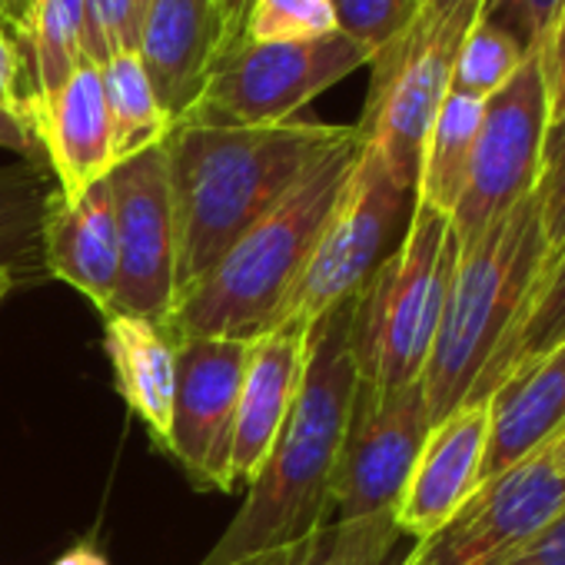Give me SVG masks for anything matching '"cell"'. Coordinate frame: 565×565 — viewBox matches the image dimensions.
Returning <instances> with one entry per match:
<instances>
[{
  "instance_id": "6da1fadb",
  "label": "cell",
  "mask_w": 565,
  "mask_h": 565,
  "mask_svg": "<svg viewBox=\"0 0 565 565\" xmlns=\"http://www.w3.org/2000/svg\"><path fill=\"white\" fill-rule=\"evenodd\" d=\"M343 130L347 124L300 117L273 127H226L203 120L170 127L163 137V157L177 216L180 290L196 282L253 223L287 196L343 137Z\"/></svg>"
},
{
  "instance_id": "7a4b0ae2",
  "label": "cell",
  "mask_w": 565,
  "mask_h": 565,
  "mask_svg": "<svg viewBox=\"0 0 565 565\" xmlns=\"http://www.w3.org/2000/svg\"><path fill=\"white\" fill-rule=\"evenodd\" d=\"M353 300L323 317L310 340V360L294 409L246 499L200 565H230L243 555L307 539L333 522L330 482L350 426L360 373L350 350Z\"/></svg>"
},
{
  "instance_id": "3957f363",
  "label": "cell",
  "mask_w": 565,
  "mask_h": 565,
  "mask_svg": "<svg viewBox=\"0 0 565 565\" xmlns=\"http://www.w3.org/2000/svg\"><path fill=\"white\" fill-rule=\"evenodd\" d=\"M363 153V134L347 124L343 137L300 177L259 223H253L196 282L180 290L167 333L259 340L287 303L327 220L333 216Z\"/></svg>"
},
{
  "instance_id": "277c9868",
  "label": "cell",
  "mask_w": 565,
  "mask_h": 565,
  "mask_svg": "<svg viewBox=\"0 0 565 565\" xmlns=\"http://www.w3.org/2000/svg\"><path fill=\"white\" fill-rule=\"evenodd\" d=\"M545 263L548 246L535 196H525L479 243L456 253L443 317L423 370L429 423L469 403L492 356L522 320Z\"/></svg>"
},
{
  "instance_id": "5b68a950",
  "label": "cell",
  "mask_w": 565,
  "mask_h": 565,
  "mask_svg": "<svg viewBox=\"0 0 565 565\" xmlns=\"http://www.w3.org/2000/svg\"><path fill=\"white\" fill-rule=\"evenodd\" d=\"M456 253L449 216L416 203L396 249L353 297L350 350L360 390L386 396L423 380Z\"/></svg>"
},
{
  "instance_id": "8992f818",
  "label": "cell",
  "mask_w": 565,
  "mask_h": 565,
  "mask_svg": "<svg viewBox=\"0 0 565 565\" xmlns=\"http://www.w3.org/2000/svg\"><path fill=\"white\" fill-rule=\"evenodd\" d=\"M416 193L399 186L383 160L363 143L360 163L327 220L300 279L287 303L279 307L273 327H303L313 330L323 317L350 303L373 269L396 249L403 239Z\"/></svg>"
},
{
  "instance_id": "52a82bcc",
  "label": "cell",
  "mask_w": 565,
  "mask_h": 565,
  "mask_svg": "<svg viewBox=\"0 0 565 565\" xmlns=\"http://www.w3.org/2000/svg\"><path fill=\"white\" fill-rule=\"evenodd\" d=\"M479 14H426L370 61V94L356 130L393 180L416 193L423 147L449 94L452 61Z\"/></svg>"
},
{
  "instance_id": "ba28073f",
  "label": "cell",
  "mask_w": 565,
  "mask_h": 565,
  "mask_svg": "<svg viewBox=\"0 0 565 565\" xmlns=\"http://www.w3.org/2000/svg\"><path fill=\"white\" fill-rule=\"evenodd\" d=\"M370 61L373 51L343 31L287 44H253L243 38L213 61L200 97L183 120L226 127L287 124L323 90L370 67Z\"/></svg>"
},
{
  "instance_id": "9c48e42d",
  "label": "cell",
  "mask_w": 565,
  "mask_h": 565,
  "mask_svg": "<svg viewBox=\"0 0 565 565\" xmlns=\"http://www.w3.org/2000/svg\"><path fill=\"white\" fill-rule=\"evenodd\" d=\"M545 127L548 94L542 74V47H535L525 54L515 77L486 100L469 180L449 216L459 249L479 243L499 220H505L525 196H532Z\"/></svg>"
},
{
  "instance_id": "30bf717a",
  "label": "cell",
  "mask_w": 565,
  "mask_h": 565,
  "mask_svg": "<svg viewBox=\"0 0 565 565\" xmlns=\"http://www.w3.org/2000/svg\"><path fill=\"white\" fill-rule=\"evenodd\" d=\"M565 509V469L548 443L482 482L433 535L416 539L396 565H509L529 539Z\"/></svg>"
},
{
  "instance_id": "8fae6325",
  "label": "cell",
  "mask_w": 565,
  "mask_h": 565,
  "mask_svg": "<svg viewBox=\"0 0 565 565\" xmlns=\"http://www.w3.org/2000/svg\"><path fill=\"white\" fill-rule=\"evenodd\" d=\"M120 269L110 313L163 323L180 294L177 216L163 143L110 170Z\"/></svg>"
},
{
  "instance_id": "7c38bea8",
  "label": "cell",
  "mask_w": 565,
  "mask_h": 565,
  "mask_svg": "<svg viewBox=\"0 0 565 565\" xmlns=\"http://www.w3.org/2000/svg\"><path fill=\"white\" fill-rule=\"evenodd\" d=\"M429 426L423 380L386 396L356 390L330 482L333 519L393 512Z\"/></svg>"
},
{
  "instance_id": "4fadbf2b",
  "label": "cell",
  "mask_w": 565,
  "mask_h": 565,
  "mask_svg": "<svg viewBox=\"0 0 565 565\" xmlns=\"http://www.w3.org/2000/svg\"><path fill=\"white\" fill-rule=\"evenodd\" d=\"M253 343L226 337H190L177 343L167 456L183 466L196 489L230 492V439Z\"/></svg>"
},
{
  "instance_id": "5bb4252c",
  "label": "cell",
  "mask_w": 565,
  "mask_h": 565,
  "mask_svg": "<svg viewBox=\"0 0 565 565\" xmlns=\"http://www.w3.org/2000/svg\"><path fill=\"white\" fill-rule=\"evenodd\" d=\"M489 439V403L469 399L429 426L393 519L403 535L426 539L446 525L479 489Z\"/></svg>"
},
{
  "instance_id": "9a60e30c",
  "label": "cell",
  "mask_w": 565,
  "mask_h": 565,
  "mask_svg": "<svg viewBox=\"0 0 565 565\" xmlns=\"http://www.w3.org/2000/svg\"><path fill=\"white\" fill-rule=\"evenodd\" d=\"M317 330V327H313ZM313 330L273 327L253 343L230 439V492L246 489L269 456L303 386Z\"/></svg>"
},
{
  "instance_id": "2e32d148",
  "label": "cell",
  "mask_w": 565,
  "mask_h": 565,
  "mask_svg": "<svg viewBox=\"0 0 565 565\" xmlns=\"http://www.w3.org/2000/svg\"><path fill=\"white\" fill-rule=\"evenodd\" d=\"M31 127L54 177V190L64 200H77L117 167L100 71L90 61H84L51 100L31 110Z\"/></svg>"
},
{
  "instance_id": "e0dca14e",
  "label": "cell",
  "mask_w": 565,
  "mask_h": 565,
  "mask_svg": "<svg viewBox=\"0 0 565 565\" xmlns=\"http://www.w3.org/2000/svg\"><path fill=\"white\" fill-rule=\"evenodd\" d=\"M117 269L120 246L110 177L84 190L77 200H64L51 190L44 210V273L64 279L100 313H110Z\"/></svg>"
},
{
  "instance_id": "ac0fdd59",
  "label": "cell",
  "mask_w": 565,
  "mask_h": 565,
  "mask_svg": "<svg viewBox=\"0 0 565 565\" xmlns=\"http://www.w3.org/2000/svg\"><path fill=\"white\" fill-rule=\"evenodd\" d=\"M482 482L519 466L565 429V340L515 366L489 396Z\"/></svg>"
},
{
  "instance_id": "d6986e66",
  "label": "cell",
  "mask_w": 565,
  "mask_h": 565,
  "mask_svg": "<svg viewBox=\"0 0 565 565\" xmlns=\"http://www.w3.org/2000/svg\"><path fill=\"white\" fill-rule=\"evenodd\" d=\"M137 51L170 127H177L193 110L216 61L213 0H150Z\"/></svg>"
},
{
  "instance_id": "ffe728a7",
  "label": "cell",
  "mask_w": 565,
  "mask_h": 565,
  "mask_svg": "<svg viewBox=\"0 0 565 565\" xmlns=\"http://www.w3.org/2000/svg\"><path fill=\"white\" fill-rule=\"evenodd\" d=\"M104 350L127 409L167 452L177 390V340L157 320L104 313Z\"/></svg>"
},
{
  "instance_id": "44dd1931",
  "label": "cell",
  "mask_w": 565,
  "mask_h": 565,
  "mask_svg": "<svg viewBox=\"0 0 565 565\" xmlns=\"http://www.w3.org/2000/svg\"><path fill=\"white\" fill-rule=\"evenodd\" d=\"M87 0H34L28 21L18 31V44H24V110L51 100L71 74L87 61Z\"/></svg>"
},
{
  "instance_id": "7402d4cb",
  "label": "cell",
  "mask_w": 565,
  "mask_h": 565,
  "mask_svg": "<svg viewBox=\"0 0 565 565\" xmlns=\"http://www.w3.org/2000/svg\"><path fill=\"white\" fill-rule=\"evenodd\" d=\"M482 110H486V100L462 97L452 90L446 94L423 147L416 203L452 216L469 180V167H472V153H476V140L482 127Z\"/></svg>"
},
{
  "instance_id": "603a6c76",
  "label": "cell",
  "mask_w": 565,
  "mask_h": 565,
  "mask_svg": "<svg viewBox=\"0 0 565 565\" xmlns=\"http://www.w3.org/2000/svg\"><path fill=\"white\" fill-rule=\"evenodd\" d=\"M54 177L44 163L0 167V269L18 282L44 273V210Z\"/></svg>"
},
{
  "instance_id": "cb8c5ba5",
  "label": "cell",
  "mask_w": 565,
  "mask_h": 565,
  "mask_svg": "<svg viewBox=\"0 0 565 565\" xmlns=\"http://www.w3.org/2000/svg\"><path fill=\"white\" fill-rule=\"evenodd\" d=\"M97 71H100V87H104L117 163H124L150 147H160L163 137L170 134V120L157 100V90L150 84L140 51L110 54Z\"/></svg>"
},
{
  "instance_id": "d4e9b609",
  "label": "cell",
  "mask_w": 565,
  "mask_h": 565,
  "mask_svg": "<svg viewBox=\"0 0 565 565\" xmlns=\"http://www.w3.org/2000/svg\"><path fill=\"white\" fill-rule=\"evenodd\" d=\"M562 340H565V249L545 263V273L535 282L522 320L515 323V330L509 333L502 350L492 356L489 370L482 373V380L469 399H486L515 366L548 353Z\"/></svg>"
},
{
  "instance_id": "484cf974",
  "label": "cell",
  "mask_w": 565,
  "mask_h": 565,
  "mask_svg": "<svg viewBox=\"0 0 565 565\" xmlns=\"http://www.w3.org/2000/svg\"><path fill=\"white\" fill-rule=\"evenodd\" d=\"M522 61H525V51L515 44V38L505 34L499 24L479 18L466 31V38L456 51L449 90L462 94V97L489 100L515 77Z\"/></svg>"
},
{
  "instance_id": "4316f807",
  "label": "cell",
  "mask_w": 565,
  "mask_h": 565,
  "mask_svg": "<svg viewBox=\"0 0 565 565\" xmlns=\"http://www.w3.org/2000/svg\"><path fill=\"white\" fill-rule=\"evenodd\" d=\"M333 31V0H253L243 38L253 44H287L327 38Z\"/></svg>"
},
{
  "instance_id": "83f0119b",
  "label": "cell",
  "mask_w": 565,
  "mask_h": 565,
  "mask_svg": "<svg viewBox=\"0 0 565 565\" xmlns=\"http://www.w3.org/2000/svg\"><path fill=\"white\" fill-rule=\"evenodd\" d=\"M403 542V532L393 512L366 519H333L323 532L317 565H396L393 555Z\"/></svg>"
},
{
  "instance_id": "f1b7e54d",
  "label": "cell",
  "mask_w": 565,
  "mask_h": 565,
  "mask_svg": "<svg viewBox=\"0 0 565 565\" xmlns=\"http://www.w3.org/2000/svg\"><path fill=\"white\" fill-rule=\"evenodd\" d=\"M337 31L380 54L390 47L419 14V0H333Z\"/></svg>"
},
{
  "instance_id": "f546056e",
  "label": "cell",
  "mask_w": 565,
  "mask_h": 565,
  "mask_svg": "<svg viewBox=\"0 0 565 565\" xmlns=\"http://www.w3.org/2000/svg\"><path fill=\"white\" fill-rule=\"evenodd\" d=\"M539 203V223L548 246V259L565 249V110L545 127L539 180L532 190Z\"/></svg>"
},
{
  "instance_id": "4dcf8cb0",
  "label": "cell",
  "mask_w": 565,
  "mask_h": 565,
  "mask_svg": "<svg viewBox=\"0 0 565 565\" xmlns=\"http://www.w3.org/2000/svg\"><path fill=\"white\" fill-rule=\"evenodd\" d=\"M140 47V21L134 0H87V38L84 57L90 64H104L110 54Z\"/></svg>"
},
{
  "instance_id": "1f68e13d",
  "label": "cell",
  "mask_w": 565,
  "mask_h": 565,
  "mask_svg": "<svg viewBox=\"0 0 565 565\" xmlns=\"http://www.w3.org/2000/svg\"><path fill=\"white\" fill-rule=\"evenodd\" d=\"M562 4L565 0H486L479 18L499 24L529 54V51L542 47Z\"/></svg>"
},
{
  "instance_id": "d6a6232c",
  "label": "cell",
  "mask_w": 565,
  "mask_h": 565,
  "mask_svg": "<svg viewBox=\"0 0 565 565\" xmlns=\"http://www.w3.org/2000/svg\"><path fill=\"white\" fill-rule=\"evenodd\" d=\"M542 74H545V94H548V124L562 117L565 110V4L542 41Z\"/></svg>"
},
{
  "instance_id": "836d02e7",
  "label": "cell",
  "mask_w": 565,
  "mask_h": 565,
  "mask_svg": "<svg viewBox=\"0 0 565 565\" xmlns=\"http://www.w3.org/2000/svg\"><path fill=\"white\" fill-rule=\"evenodd\" d=\"M24 57H21V44L18 34L8 31V24L0 21V107H11V110H24Z\"/></svg>"
},
{
  "instance_id": "e575fe53",
  "label": "cell",
  "mask_w": 565,
  "mask_h": 565,
  "mask_svg": "<svg viewBox=\"0 0 565 565\" xmlns=\"http://www.w3.org/2000/svg\"><path fill=\"white\" fill-rule=\"evenodd\" d=\"M509 565H565V509L542 525Z\"/></svg>"
},
{
  "instance_id": "d590c367",
  "label": "cell",
  "mask_w": 565,
  "mask_h": 565,
  "mask_svg": "<svg viewBox=\"0 0 565 565\" xmlns=\"http://www.w3.org/2000/svg\"><path fill=\"white\" fill-rule=\"evenodd\" d=\"M327 525H320L307 539H297V542H287V545H276V548H263V552L243 555V558H236L230 565H317V555H320V542H323Z\"/></svg>"
},
{
  "instance_id": "8d00e7d4",
  "label": "cell",
  "mask_w": 565,
  "mask_h": 565,
  "mask_svg": "<svg viewBox=\"0 0 565 565\" xmlns=\"http://www.w3.org/2000/svg\"><path fill=\"white\" fill-rule=\"evenodd\" d=\"M0 150H11L31 163H44V150L38 143V134H34L28 114L11 110V107H0Z\"/></svg>"
},
{
  "instance_id": "74e56055",
  "label": "cell",
  "mask_w": 565,
  "mask_h": 565,
  "mask_svg": "<svg viewBox=\"0 0 565 565\" xmlns=\"http://www.w3.org/2000/svg\"><path fill=\"white\" fill-rule=\"evenodd\" d=\"M249 4H253V0H213V11H216V57L223 51H230L236 41H243Z\"/></svg>"
},
{
  "instance_id": "f35d334b",
  "label": "cell",
  "mask_w": 565,
  "mask_h": 565,
  "mask_svg": "<svg viewBox=\"0 0 565 565\" xmlns=\"http://www.w3.org/2000/svg\"><path fill=\"white\" fill-rule=\"evenodd\" d=\"M54 565H110V558L94 545V542H77L64 555H57Z\"/></svg>"
},
{
  "instance_id": "ab89813d",
  "label": "cell",
  "mask_w": 565,
  "mask_h": 565,
  "mask_svg": "<svg viewBox=\"0 0 565 565\" xmlns=\"http://www.w3.org/2000/svg\"><path fill=\"white\" fill-rule=\"evenodd\" d=\"M482 4L486 0H419V11L426 14H456V11H466V14H482Z\"/></svg>"
},
{
  "instance_id": "60d3db41",
  "label": "cell",
  "mask_w": 565,
  "mask_h": 565,
  "mask_svg": "<svg viewBox=\"0 0 565 565\" xmlns=\"http://www.w3.org/2000/svg\"><path fill=\"white\" fill-rule=\"evenodd\" d=\"M31 8H34V0H8V24H11V31H14V34H18V31H21V24L28 21Z\"/></svg>"
},
{
  "instance_id": "b9f144b4",
  "label": "cell",
  "mask_w": 565,
  "mask_h": 565,
  "mask_svg": "<svg viewBox=\"0 0 565 565\" xmlns=\"http://www.w3.org/2000/svg\"><path fill=\"white\" fill-rule=\"evenodd\" d=\"M18 287H21V282H18L8 269H0V307H4V300H8Z\"/></svg>"
},
{
  "instance_id": "7bdbcfd3",
  "label": "cell",
  "mask_w": 565,
  "mask_h": 565,
  "mask_svg": "<svg viewBox=\"0 0 565 565\" xmlns=\"http://www.w3.org/2000/svg\"><path fill=\"white\" fill-rule=\"evenodd\" d=\"M548 452H552V459H555V462L565 469V429H562V433H558V436L548 443Z\"/></svg>"
},
{
  "instance_id": "ee69618b",
  "label": "cell",
  "mask_w": 565,
  "mask_h": 565,
  "mask_svg": "<svg viewBox=\"0 0 565 565\" xmlns=\"http://www.w3.org/2000/svg\"><path fill=\"white\" fill-rule=\"evenodd\" d=\"M0 21L8 24V0H0ZM8 28H11V24H8Z\"/></svg>"
}]
</instances>
